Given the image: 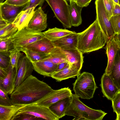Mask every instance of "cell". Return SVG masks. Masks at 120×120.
I'll list each match as a JSON object with an SVG mask.
<instances>
[{
    "mask_svg": "<svg viewBox=\"0 0 120 120\" xmlns=\"http://www.w3.org/2000/svg\"><path fill=\"white\" fill-rule=\"evenodd\" d=\"M4 0H0V4L2 3L3 2Z\"/></svg>",
    "mask_w": 120,
    "mask_h": 120,
    "instance_id": "cell-47",
    "label": "cell"
},
{
    "mask_svg": "<svg viewBox=\"0 0 120 120\" xmlns=\"http://www.w3.org/2000/svg\"><path fill=\"white\" fill-rule=\"evenodd\" d=\"M114 2L115 3L119 4L118 0H113Z\"/></svg>",
    "mask_w": 120,
    "mask_h": 120,
    "instance_id": "cell-46",
    "label": "cell"
},
{
    "mask_svg": "<svg viewBox=\"0 0 120 120\" xmlns=\"http://www.w3.org/2000/svg\"><path fill=\"white\" fill-rule=\"evenodd\" d=\"M103 97L112 101L113 98L120 91L109 75L105 73L102 76L100 85Z\"/></svg>",
    "mask_w": 120,
    "mask_h": 120,
    "instance_id": "cell-14",
    "label": "cell"
},
{
    "mask_svg": "<svg viewBox=\"0 0 120 120\" xmlns=\"http://www.w3.org/2000/svg\"><path fill=\"white\" fill-rule=\"evenodd\" d=\"M11 64L9 52H0V67L3 68H6Z\"/></svg>",
    "mask_w": 120,
    "mask_h": 120,
    "instance_id": "cell-32",
    "label": "cell"
},
{
    "mask_svg": "<svg viewBox=\"0 0 120 120\" xmlns=\"http://www.w3.org/2000/svg\"><path fill=\"white\" fill-rule=\"evenodd\" d=\"M35 8L33 7L21 11L18 15L13 22L20 30L27 26L32 18Z\"/></svg>",
    "mask_w": 120,
    "mask_h": 120,
    "instance_id": "cell-22",
    "label": "cell"
},
{
    "mask_svg": "<svg viewBox=\"0 0 120 120\" xmlns=\"http://www.w3.org/2000/svg\"><path fill=\"white\" fill-rule=\"evenodd\" d=\"M103 1L109 19L112 15L114 2L113 0H103Z\"/></svg>",
    "mask_w": 120,
    "mask_h": 120,
    "instance_id": "cell-36",
    "label": "cell"
},
{
    "mask_svg": "<svg viewBox=\"0 0 120 120\" xmlns=\"http://www.w3.org/2000/svg\"><path fill=\"white\" fill-rule=\"evenodd\" d=\"M71 91L68 87L52 90L42 98L31 104L49 107L58 101L71 96Z\"/></svg>",
    "mask_w": 120,
    "mask_h": 120,
    "instance_id": "cell-9",
    "label": "cell"
},
{
    "mask_svg": "<svg viewBox=\"0 0 120 120\" xmlns=\"http://www.w3.org/2000/svg\"><path fill=\"white\" fill-rule=\"evenodd\" d=\"M69 1L70 16L72 26H78L82 23L81 13L83 8L78 5L75 1Z\"/></svg>",
    "mask_w": 120,
    "mask_h": 120,
    "instance_id": "cell-23",
    "label": "cell"
},
{
    "mask_svg": "<svg viewBox=\"0 0 120 120\" xmlns=\"http://www.w3.org/2000/svg\"><path fill=\"white\" fill-rule=\"evenodd\" d=\"M28 3L20 6L11 5L4 2L0 4V16L8 23H12L19 14L25 10Z\"/></svg>",
    "mask_w": 120,
    "mask_h": 120,
    "instance_id": "cell-11",
    "label": "cell"
},
{
    "mask_svg": "<svg viewBox=\"0 0 120 120\" xmlns=\"http://www.w3.org/2000/svg\"><path fill=\"white\" fill-rule=\"evenodd\" d=\"M109 20L115 34L120 33V15L112 16Z\"/></svg>",
    "mask_w": 120,
    "mask_h": 120,
    "instance_id": "cell-31",
    "label": "cell"
},
{
    "mask_svg": "<svg viewBox=\"0 0 120 120\" xmlns=\"http://www.w3.org/2000/svg\"><path fill=\"white\" fill-rule=\"evenodd\" d=\"M34 70L32 63L22 54L18 64L17 73L15 82V88L31 75Z\"/></svg>",
    "mask_w": 120,
    "mask_h": 120,
    "instance_id": "cell-10",
    "label": "cell"
},
{
    "mask_svg": "<svg viewBox=\"0 0 120 120\" xmlns=\"http://www.w3.org/2000/svg\"><path fill=\"white\" fill-rule=\"evenodd\" d=\"M70 103L65 115L73 116L74 120H102L107 113L101 110H95L87 106L76 94L71 95Z\"/></svg>",
    "mask_w": 120,
    "mask_h": 120,
    "instance_id": "cell-3",
    "label": "cell"
},
{
    "mask_svg": "<svg viewBox=\"0 0 120 120\" xmlns=\"http://www.w3.org/2000/svg\"><path fill=\"white\" fill-rule=\"evenodd\" d=\"M17 70L15 68H13L11 64L7 76L4 79H0V88L8 94H11L15 88Z\"/></svg>",
    "mask_w": 120,
    "mask_h": 120,
    "instance_id": "cell-18",
    "label": "cell"
},
{
    "mask_svg": "<svg viewBox=\"0 0 120 120\" xmlns=\"http://www.w3.org/2000/svg\"><path fill=\"white\" fill-rule=\"evenodd\" d=\"M78 34L77 48L82 54L102 48L108 40L96 19L85 30Z\"/></svg>",
    "mask_w": 120,
    "mask_h": 120,
    "instance_id": "cell-2",
    "label": "cell"
},
{
    "mask_svg": "<svg viewBox=\"0 0 120 120\" xmlns=\"http://www.w3.org/2000/svg\"><path fill=\"white\" fill-rule=\"evenodd\" d=\"M10 65L5 68L0 67V79H3L7 76L9 71Z\"/></svg>",
    "mask_w": 120,
    "mask_h": 120,
    "instance_id": "cell-39",
    "label": "cell"
},
{
    "mask_svg": "<svg viewBox=\"0 0 120 120\" xmlns=\"http://www.w3.org/2000/svg\"><path fill=\"white\" fill-rule=\"evenodd\" d=\"M71 96L60 100L51 105L49 108L59 119L65 116L66 111L71 101Z\"/></svg>",
    "mask_w": 120,
    "mask_h": 120,
    "instance_id": "cell-21",
    "label": "cell"
},
{
    "mask_svg": "<svg viewBox=\"0 0 120 120\" xmlns=\"http://www.w3.org/2000/svg\"><path fill=\"white\" fill-rule=\"evenodd\" d=\"M21 51L25 53L26 57L32 63L47 58L49 53H43L26 49L23 50Z\"/></svg>",
    "mask_w": 120,
    "mask_h": 120,
    "instance_id": "cell-27",
    "label": "cell"
},
{
    "mask_svg": "<svg viewBox=\"0 0 120 120\" xmlns=\"http://www.w3.org/2000/svg\"></svg>",
    "mask_w": 120,
    "mask_h": 120,
    "instance_id": "cell-50",
    "label": "cell"
},
{
    "mask_svg": "<svg viewBox=\"0 0 120 120\" xmlns=\"http://www.w3.org/2000/svg\"><path fill=\"white\" fill-rule=\"evenodd\" d=\"M73 32L65 29H59L55 27L49 28L43 33L45 37L51 41H53L68 35Z\"/></svg>",
    "mask_w": 120,
    "mask_h": 120,
    "instance_id": "cell-25",
    "label": "cell"
},
{
    "mask_svg": "<svg viewBox=\"0 0 120 120\" xmlns=\"http://www.w3.org/2000/svg\"><path fill=\"white\" fill-rule=\"evenodd\" d=\"M81 74L80 70L75 66L68 64L62 70L53 74L51 76L56 81L60 82L71 78L78 77Z\"/></svg>",
    "mask_w": 120,
    "mask_h": 120,
    "instance_id": "cell-19",
    "label": "cell"
},
{
    "mask_svg": "<svg viewBox=\"0 0 120 120\" xmlns=\"http://www.w3.org/2000/svg\"><path fill=\"white\" fill-rule=\"evenodd\" d=\"M73 85L75 94L84 99L92 98L96 90L98 88L92 74L85 72L77 77Z\"/></svg>",
    "mask_w": 120,
    "mask_h": 120,
    "instance_id": "cell-4",
    "label": "cell"
},
{
    "mask_svg": "<svg viewBox=\"0 0 120 120\" xmlns=\"http://www.w3.org/2000/svg\"><path fill=\"white\" fill-rule=\"evenodd\" d=\"M14 48L11 38L0 39V52H9Z\"/></svg>",
    "mask_w": 120,
    "mask_h": 120,
    "instance_id": "cell-30",
    "label": "cell"
},
{
    "mask_svg": "<svg viewBox=\"0 0 120 120\" xmlns=\"http://www.w3.org/2000/svg\"><path fill=\"white\" fill-rule=\"evenodd\" d=\"M52 41L55 47L62 49H69L77 48L78 33L73 31L68 35Z\"/></svg>",
    "mask_w": 120,
    "mask_h": 120,
    "instance_id": "cell-17",
    "label": "cell"
},
{
    "mask_svg": "<svg viewBox=\"0 0 120 120\" xmlns=\"http://www.w3.org/2000/svg\"><path fill=\"white\" fill-rule=\"evenodd\" d=\"M114 37L116 41L120 47V33L115 34Z\"/></svg>",
    "mask_w": 120,
    "mask_h": 120,
    "instance_id": "cell-44",
    "label": "cell"
},
{
    "mask_svg": "<svg viewBox=\"0 0 120 120\" xmlns=\"http://www.w3.org/2000/svg\"><path fill=\"white\" fill-rule=\"evenodd\" d=\"M27 105L12 104L8 106L0 105V120H12L21 109Z\"/></svg>",
    "mask_w": 120,
    "mask_h": 120,
    "instance_id": "cell-24",
    "label": "cell"
},
{
    "mask_svg": "<svg viewBox=\"0 0 120 120\" xmlns=\"http://www.w3.org/2000/svg\"><path fill=\"white\" fill-rule=\"evenodd\" d=\"M18 30L14 24L10 23L0 29V39L11 38Z\"/></svg>",
    "mask_w": 120,
    "mask_h": 120,
    "instance_id": "cell-28",
    "label": "cell"
},
{
    "mask_svg": "<svg viewBox=\"0 0 120 120\" xmlns=\"http://www.w3.org/2000/svg\"><path fill=\"white\" fill-rule=\"evenodd\" d=\"M92 0H76L75 2L79 6L82 8L88 6Z\"/></svg>",
    "mask_w": 120,
    "mask_h": 120,
    "instance_id": "cell-40",
    "label": "cell"
},
{
    "mask_svg": "<svg viewBox=\"0 0 120 120\" xmlns=\"http://www.w3.org/2000/svg\"><path fill=\"white\" fill-rule=\"evenodd\" d=\"M120 15V5L114 2V7L113 9L112 16Z\"/></svg>",
    "mask_w": 120,
    "mask_h": 120,
    "instance_id": "cell-41",
    "label": "cell"
},
{
    "mask_svg": "<svg viewBox=\"0 0 120 120\" xmlns=\"http://www.w3.org/2000/svg\"><path fill=\"white\" fill-rule=\"evenodd\" d=\"M53 11L57 19L65 28L71 27L69 14V5L66 0H45Z\"/></svg>",
    "mask_w": 120,
    "mask_h": 120,
    "instance_id": "cell-6",
    "label": "cell"
},
{
    "mask_svg": "<svg viewBox=\"0 0 120 120\" xmlns=\"http://www.w3.org/2000/svg\"><path fill=\"white\" fill-rule=\"evenodd\" d=\"M30 0H6L4 2L13 5L20 6L28 3Z\"/></svg>",
    "mask_w": 120,
    "mask_h": 120,
    "instance_id": "cell-38",
    "label": "cell"
},
{
    "mask_svg": "<svg viewBox=\"0 0 120 120\" xmlns=\"http://www.w3.org/2000/svg\"><path fill=\"white\" fill-rule=\"evenodd\" d=\"M106 44V49L108 62L105 73L109 75L112 69L116 55L120 47L115 40L114 36L108 39Z\"/></svg>",
    "mask_w": 120,
    "mask_h": 120,
    "instance_id": "cell-13",
    "label": "cell"
},
{
    "mask_svg": "<svg viewBox=\"0 0 120 120\" xmlns=\"http://www.w3.org/2000/svg\"><path fill=\"white\" fill-rule=\"evenodd\" d=\"M52 41L45 37L36 41L29 44L22 49L28 50L38 52L50 53L55 48Z\"/></svg>",
    "mask_w": 120,
    "mask_h": 120,
    "instance_id": "cell-15",
    "label": "cell"
},
{
    "mask_svg": "<svg viewBox=\"0 0 120 120\" xmlns=\"http://www.w3.org/2000/svg\"><path fill=\"white\" fill-rule=\"evenodd\" d=\"M44 37L43 32L30 29L26 26L18 30L11 39L14 48L21 51L27 45Z\"/></svg>",
    "mask_w": 120,
    "mask_h": 120,
    "instance_id": "cell-5",
    "label": "cell"
},
{
    "mask_svg": "<svg viewBox=\"0 0 120 120\" xmlns=\"http://www.w3.org/2000/svg\"><path fill=\"white\" fill-rule=\"evenodd\" d=\"M116 120H120V115H116Z\"/></svg>",
    "mask_w": 120,
    "mask_h": 120,
    "instance_id": "cell-45",
    "label": "cell"
},
{
    "mask_svg": "<svg viewBox=\"0 0 120 120\" xmlns=\"http://www.w3.org/2000/svg\"><path fill=\"white\" fill-rule=\"evenodd\" d=\"M45 59L57 64L67 61L66 54L61 49L56 47L49 53L48 57Z\"/></svg>",
    "mask_w": 120,
    "mask_h": 120,
    "instance_id": "cell-26",
    "label": "cell"
},
{
    "mask_svg": "<svg viewBox=\"0 0 120 120\" xmlns=\"http://www.w3.org/2000/svg\"><path fill=\"white\" fill-rule=\"evenodd\" d=\"M113 111L116 115L120 113V91L118 92L112 100Z\"/></svg>",
    "mask_w": 120,
    "mask_h": 120,
    "instance_id": "cell-33",
    "label": "cell"
},
{
    "mask_svg": "<svg viewBox=\"0 0 120 120\" xmlns=\"http://www.w3.org/2000/svg\"><path fill=\"white\" fill-rule=\"evenodd\" d=\"M68 64V62L66 61L58 64L57 68L54 73L63 70L67 65Z\"/></svg>",
    "mask_w": 120,
    "mask_h": 120,
    "instance_id": "cell-42",
    "label": "cell"
},
{
    "mask_svg": "<svg viewBox=\"0 0 120 120\" xmlns=\"http://www.w3.org/2000/svg\"><path fill=\"white\" fill-rule=\"evenodd\" d=\"M17 49L14 48L9 51V56L12 67L17 69L19 59L22 54Z\"/></svg>",
    "mask_w": 120,
    "mask_h": 120,
    "instance_id": "cell-29",
    "label": "cell"
},
{
    "mask_svg": "<svg viewBox=\"0 0 120 120\" xmlns=\"http://www.w3.org/2000/svg\"><path fill=\"white\" fill-rule=\"evenodd\" d=\"M62 49L66 56L68 63L75 66L81 71L83 62V54L77 48L69 49Z\"/></svg>",
    "mask_w": 120,
    "mask_h": 120,
    "instance_id": "cell-20",
    "label": "cell"
},
{
    "mask_svg": "<svg viewBox=\"0 0 120 120\" xmlns=\"http://www.w3.org/2000/svg\"><path fill=\"white\" fill-rule=\"evenodd\" d=\"M52 90L47 84L31 75L15 88L10 98L13 104H30Z\"/></svg>",
    "mask_w": 120,
    "mask_h": 120,
    "instance_id": "cell-1",
    "label": "cell"
},
{
    "mask_svg": "<svg viewBox=\"0 0 120 120\" xmlns=\"http://www.w3.org/2000/svg\"><path fill=\"white\" fill-rule=\"evenodd\" d=\"M32 63L34 70L45 77H51L55 72L58 66V64L46 59Z\"/></svg>",
    "mask_w": 120,
    "mask_h": 120,
    "instance_id": "cell-16",
    "label": "cell"
},
{
    "mask_svg": "<svg viewBox=\"0 0 120 120\" xmlns=\"http://www.w3.org/2000/svg\"><path fill=\"white\" fill-rule=\"evenodd\" d=\"M45 0H30L27 6L24 10L33 7L35 8L38 5L41 7Z\"/></svg>",
    "mask_w": 120,
    "mask_h": 120,
    "instance_id": "cell-37",
    "label": "cell"
},
{
    "mask_svg": "<svg viewBox=\"0 0 120 120\" xmlns=\"http://www.w3.org/2000/svg\"><path fill=\"white\" fill-rule=\"evenodd\" d=\"M69 0V1L71 0V1H74L75 2L76 0Z\"/></svg>",
    "mask_w": 120,
    "mask_h": 120,
    "instance_id": "cell-48",
    "label": "cell"
},
{
    "mask_svg": "<svg viewBox=\"0 0 120 120\" xmlns=\"http://www.w3.org/2000/svg\"><path fill=\"white\" fill-rule=\"evenodd\" d=\"M8 95L0 88V105L8 106L13 104Z\"/></svg>",
    "mask_w": 120,
    "mask_h": 120,
    "instance_id": "cell-34",
    "label": "cell"
},
{
    "mask_svg": "<svg viewBox=\"0 0 120 120\" xmlns=\"http://www.w3.org/2000/svg\"><path fill=\"white\" fill-rule=\"evenodd\" d=\"M95 5L96 19L108 40L115 34L108 17L103 0H96Z\"/></svg>",
    "mask_w": 120,
    "mask_h": 120,
    "instance_id": "cell-7",
    "label": "cell"
},
{
    "mask_svg": "<svg viewBox=\"0 0 120 120\" xmlns=\"http://www.w3.org/2000/svg\"><path fill=\"white\" fill-rule=\"evenodd\" d=\"M47 15L39 7L34 11L27 27L31 30L41 32L46 28Z\"/></svg>",
    "mask_w": 120,
    "mask_h": 120,
    "instance_id": "cell-12",
    "label": "cell"
},
{
    "mask_svg": "<svg viewBox=\"0 0 120 120\" xmlns=\"http://www.w3.org/2000/svg\"><path fill=\"white\" fill-rule=\"evenodd\" d=\"M9 23L0 16V29L4 27Z\"/></svg>",
    "mask_w": 120,
    "mask_h": 120,
    "instance_id": "cell-43",
    "label": "cell"
},
{
    "mask_svg": "<svg viewBox=\"0 0 120 120\" xmlns=\"http://www.w3.org/2000/svg\"><path fill=\"white\" fill-rule=\"evenodd\" d=\"M22 113L33 115L41 120H58L59 119L58 117L49 108L35 104L27 105L20 109L15 115Z\"/></svg>",
    "mask_w": 120,
    "mask_h": 120,
    "instance_id": "cell-8",
    "label": "cell"
},
{
    "mask_svg": "<svg viewBox=\"0 0 120 120\" xmlns=\"http://www.w3.org/2000/svg\"><path fill=\"white\" fill-rule=\"evenodd\" d=\"M119 4L120 5V0H118Z\"/></svg>",
    "mask_w": 120,
    "mask_h": 120,
    "instance_id": "cell-49",
    "label": "cell"
},
{
    "mask_svg": "<svg viewBox=\"0 0 120 120\" xmlns=\"http://www.w3.org/2000/svg\"><path fill=\"white\" fill-rule=\"evenodd\" d=\"M40 119L33 115L25 113H20L15 115L12 120H36Z\"/></svg>",
    "mask_w": 120,
    "mask_h": 120,
    "instance_id": "cell-35",
    "label": "cell"
}]
</instances>
